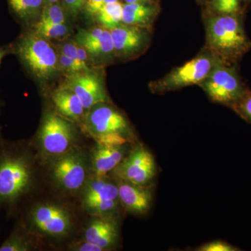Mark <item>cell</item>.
<instances>
[{
	"label": "cell",
	"mask_w": 251,
	"mask_h": 251,
	"mask_svg": "<svg viewBox=\"0 0 251 251\" xmlns=\"http://www.w3.org/2000/svg\"><path fill=\"white\" fill-rule=\"evenodd\" d=\"M32 181L29 156L9 145L0 146V205H16L28 192Z\"/></svg>",
	"instance_id": "6da1fadb"
},
{
	"label": "cell",
	"mask_w": 251,
	"mask_h": 251,
	"mask_svg": "<svg viewBox=\"0 0 251 251\" xmlns=\"http://www.w3.org/2000/svg\"><path fill=\"white\" fill-rule=\"evenodd\" d=\"M208 39L216 50L231 58L242 55L249 46L242 25L233 15L211 18L208 23Z\"/></svg>",
	"instance_id": "7a4b0ae2"
},
{
	"label": "cell",
	"mask_w": 251,
	"mask_h": 251,
	"mask_svg": "<svg viewBox=\"0 0 251 251\" xmlns=\"http://www.w3.org/2000/svg\"><path fill=\"white\" fill-rule=\"evenodd\" d=\"M87 129L98 145H122L129 141L128 123L120 112L107 105H98L87 115Z\"/></svg>",
	"instance_id": "3957f363"
},
{
	"label": "cell",
	"mask_w": 251,
	"mask_h": 251,
	"mask_svg": "<svg viewBox=\"0 0 251 251\" xmlns=\"http://www.w3.org/2000/svg\"><path fill=\"white\" fill-rule=\"evenodd\" d=\"M18 52L28 69L39 78L48 80L58 69V54L53 46L34 33L23 36Z\"/></svg>",
	"instance_id": "277c9868"
},
{
	"label": "cell",
	"mask_w": 251,
	"mask_h": 251,
	"mask_svg": "<svg viewBox=\"0 0 251 251\" xmlns=\"http://www.w3.org/2000/svg\"><path fill=\"white\" fill-rule=\"evenodd\" d=\"M156 171L154 157L143 145L135 147L114 169L117 179L142 186H150Z\"/></svg>",
	"instance_id": "5b68a950"
},
{
	"label": "cell",
	"mask_w": 251,
	"mask_h": 251,
	"mask_svg": "<svg viewBox=\"0 0 251 251\" xmlns=\"http://www.w3.org/2000/svg\"><path fill=\"white\" fill-rule=\"evenodd\" d=\"M203 85L214 101L227 104L232 107L246 93L233 68L221 64L214 67Z\"/></svg>",
	"instance_id": "8992f818"
},
{
	"label": "cell",
	"mask_w": 251,
	"mask_h": 251,
	"mask_svg": "<svg viewBox=\"0 0 251 251\" xmlns=\"http://www.w3.org/2000/svg\"><path fill=\"white\" fill-rule=\"evenodd\" d=\"M74 137V128L69 122L54 113L46 115L40 133L41 146L46 152L51 155L67 152Z\"/></svg>",
	"instance_id": "52a82bcc"
},
{
	"label": "cell",
	"mask_w": 251,
	"mask_h": 251,
	"mask_svg": "<svg viewBox=\"0 0 251 251\" xmlns=\"http://www.w3.org/2000/svg\"><path fill=\"white\" fill-rule=\"evenodd\" d=\"M98 176L87 186L83 196L84 206L91 212L108 215L118 209V186L110 180Z\"/></svg>",
	"instance_id": "ba28073f"
},
{
	"label": "cell",
	"mask_w": 251,
	"mask_h": 251,
	"mask_svg": "<svg viewBox=\"0 0 251 251\" xmlns=\"http://www.w3.org/2000/svg\"><path fill=\"white\" fill-rule=\"evenodd\" d=\"M52 176L59 186L67 191H77L86 179V166L83 156L75 150L63 153L52 166Z\"/></svg>",
	"instance_id": "9c48e42d"
},
{
	"label": "cell",
	"mask_w": 251,
	"mask_h": 251,
	"mask_svg": "<svg viewBox=\"0 0 251 251\" xmlns=\"http://www.w3.org/2000/svg\"><path fill=\"white\" fill-rule=\"evenodd\" d=\"M62 87L76 94L85 109H91L107 100L106 93L100 77L88 71L71 74Z\"/></svg>",
	"instance_id": "30bf717a"
},
{
	"label": "cell",
	"mask_w": 251,
	"mask_h": 251,
	"mask_svg": "<svg viewBox=\"0 0 251 251\" xmlns=\"http://www.w3.org/2000/svg\"><path fill=\"white\" fill-rule=\"evenodd\" d=\"M212 68V60L206 56H201L175 69L161 81L158 87L163 90H172L196 85L206 78Z\"/></svg>",
	"instance_id": "8fae6325"
},
{
	"label": "cell",
	"mask_w": 251,
	"mask_h": 251,
	"mask_svg": "<svg viewBox=\"0 0 251 251\" xmlns=\"http://www.w3.org/2000/svg\"><path fill=\"white\" fill-rule=\"evenodd\" d=\"M31 221L36 228L54 237L65 235L72 228L70 214L53 204L36 206L31 211Z\"/></svg>",
	"instance_id": "7c38bea8"
},
{
	"label": "cell",
	"mask_w": 251,
	"mask_h": 251,
	"mask_svg": "<svg viewBox=\"0 0 251 251\" xmlns=\"http://www.w3.org/2000/svg\"><path fill=\"white\" fill-rule=\"evenodd\" d=\"M117 183L119 199L122 205L133 214H146L152 203V192L150 186H142L124 180Z\"/></svg>",
	"instance_id": "4fadbf2b"
},
{
	"label": "cell",
	"mask_w": 251,
	"mask_h": 251,
	"mask_svg": "<svg viewBox=\"0 0 251 251\" xmlns=\"http://www.w3.org/2000/svg\"><path fill=\"white\" fill-rule=\"evenodd\" d=\"M86 242L92 243L104 251L110 249L118 239V227L113 219L109 218L94 220L86 229Z\"/></svg>",
	"instance_id": "5bb4252c"
},
{
	"label": "cell",
	"mask_w": 251,
	"mask_h": 251,
	"mask_svg": "<svg viewBox=\"0 0 251 251\" xmlns=\"http://www.w3.org/2000/svg\"><path fill=\"white\" fill-rule=\"evenodd\" d=\"M126 145H97L93 154V169L95 175L103 176L115 168L126 156Z\"/></svg>",
	"instance_id": "9a60e30c"
},
{
	"label": "cell",
	"mask_w": 251,
	"mask_h": 251,
	"mask_svg": "<svg viewBox=\"0 0 251 251\" xmlns=\"http://www.w3.org/2000/svg\"><path fill=\"white\" fill-rule=\"evenodd\" d=\"M110 31L114 49L119 54L133 53L143 45L144 35L138 27L120 25Z\"/></svg>",
	"instance_id": "2e32d148"
},
{
	"label": "cell",
	"mask_w": 251,
	"mask_h": 251,
	"mask_svg": "<svg viewBox=\"0 0 251 251\" xmlns=\"http://www.w3.org/2000/svg\"><path fill=\"white\" fill-rule=\"evenodd\" d=\"M52 100L59 113L72 119L83 115L85 108L76 94L69 89L61 87L52 94Z\"/></svg>",
	"instance_id": "e0dca14e"
},
{
	"label": "cell",
	"mask_w": 251,
	"mask_h": 251,
	"mask_svg": "<svg viewBox=\"0 0 251 251\" xmlns=\"http://www.w3.org/2000/svg\"><path fill=\"white\" fill-rule=\"evenodd\" d=\"M154 14L152 6L139 2L127 3L123 6L122 22L127 25H147L151 21Z\"/></svg>",
	"instance_id": "ac0fdd59"
},
{
	"label": "cell",
	"mask_w": 251,
	"mask_h": 251,
	"mask_svg": "<svg viewBox=\"0 0 251 251\" xmlns=\"http://www.w3.org/2000/svg\"><path fill=\"white\" fill-rule=\"evenodd\" d=\"M123 6L119 1L103 5L97 15L102 27L111 30L120 25L122 20Z\"/></svg>",
	"instance_id": "d6986e66"
},
{
	"label": "cell",
	"mask_w": 251,
	"mask_h": 251,
	"mask_svg": "<svg viewBox=\"0 0 251 251\" xmlns=\"http://www.w3.org/2000/svg\"><path fill=\"white\" fill-rule=\"evenodd\" d=\"M15 12L21 18L33 16L42 4L43 0H9Z\"/></svg>",
	"instance_id": "ffe728a7"
},
{
	"label": "cell",
	"mask_w": 251,
	"mask_h": 251,
	"mask_svg": "<svg viewBox=\"0 0 251 251\" xmlns=\"http://www.w3.org/2000/svg\"><path fill=\"white\" fill-rule=\"evenodd\" d=\"M68 27L65 24H43L38 23L35 27L34 34L45 39H59L66 36Z\"/></svg>",
	"instance_id": "44dd1931"
},
{
	"label": "cell",
	"mask_w": 251,
	"mask_h": 251,
	"mask_svg": "<svg viewBox=\"0 0 251 251\" xmlns=\"http://www.w3.org/2000/svg\"><path fill=\"white\" fill-rule=\"evenodd\" d=\"M88 53L94 56L107 55L115 51L111 33L108 29H105L101 39L86 49Z\"/></svg>",
	"instance_id": "7402d4cb"
},
{
	"label": "cell",
	"mask_w": 251,
	"mask_h": 251,
	"mask_svg": "<svg viewBox=\"0 0 251 251\" xmlns=\"http://www.w3.org/2000/svg\"><path fill=\"white\" fill-rule=\"evenodd\" d=\"M16 229L0 247V251H25L29 250V243L25 237Z\"/></svg>",
	"instance_id": "603a6c76"
},
{
	"label": "cell",
	"mask_w": 251,
	"mask_h": 251,
	"mask_svg": "<svg viewBox=\"0 0 251 251\" xmlns=\"http://www.w3.org/2000/svg\"><path fill=\"white\" fill-rule=\"evenodd\" d=\"M105 30L103 27H96L89 30L81 29L77 34L76 42L85 50L87 49L101 39Z\"/></svg>",
	"instance_id": "cb8c5ba5"
},
{
	"label": "cell",
	"mask_w": 251,
	"mask_h": 251,
	"mask_svg": "<svg viewBox=\"0 0 251 251\" xmlns=\"http://www.w3.org/2000/svg\"><path fill=\"white\" fill-rule=\"evenodd\" d=\"M39 23L43 24H65V18L62 8L57 4L46 6L41 14Z\"/></svg>",
	"instance_id": "d4e9b609"
},
{
	"label": "cell",
	"mask_w": 251,
	"mask_h": 251,
	"mask_svg": "<svg viewBox=\"0 0 251 251\" xmlns=\"http://www.w3.org/2000/svg\"><path fill=\"white\" fill-rule=\"evenodd\" d=\"M214 7L223 15H232L239 9V0H214Z\"/></svg>",
	"instance_id": "484cf974"
},
{
	"label": "cell",
	"mask_w": 251,
	"mask_h": 251,
	"mask_svg": "<svg viewBox=\"0 0 251 251\" xmlns=\"http://www.w3.org/2000/svg\"><path fill=\"white\" fill-rule=\"evenodd\" d=\"M232 108L248 122H251V93H247Z\"/></svg>",
	"instance_id": "4316f807"
},
{
	"label": "cell",
	"mask_w": 251,
	"mask_h": 251,
	"mask_svg": "<svg viewBox=\"0 0 251 251\" xmlns=\"http://www.w3.org/2000/svg\"><path fill=\"white\" fill-rule=\"evenodd\" d=\"M200 251H241L239 248L234 247L228 243L222 241H214L204 244L197 249Z\"/></svg>",
	"instance_id": "83f0119b"
},
{
	"label": "cell",
	"mask_w": 251,
	"mask_h": 251,
	"mask_svg": "<svg viewBox=\"0 0 251 251\" xmlns=\"http://www.w3.org/2000/svg\"><path fill=\"white\" fill-rule=\"evenodd\" d=\"M60 52L75 60L77 64H80L85 72H87L89 70L79 59L78 44L77 42L67 43V44H64L61 49Z\"/></svg>",
	"instance_id": "f1b7e54d"
},
{
	"label": "cell",
	"mask_w": 251,
	"mask_h": 251,
	"mask_svg": "<svg viewBox=\"0 0 251 251\" xmlns=\"http://www.w3.org/2000/svg\"><path fill=\"white\" fill-rule=\"evenodd\" d=\"M58 62L59 65L65 69L66 71L73 74L79 72H85L80 64H77L75 60L68 57L65 54L59 53L58 54Z\"/></svg>",
	"instance_id": "f546056e"
},
{
	"label": "cell",
	"mask_w": 251,
	"mask_h": 251,
	"mask_svg": "<svg viewBox=\"0 0 251 251\" xmlns=\"http://www.w3.org/2000/svg\"><path fill=\"white\" fill-rule=\"evenodd\" d=\"M103 5L104 0H86V11L90 16H97Z\"/></svg>",
	"instance_id": "4dcf8cb0"
},
{
	"label": "cell",
	"mask_w": 251,
	"mask_h": 251,
	"mask_svg": "<svg viewBox=\"0 0 251 251\" xmlns=\"http://www.w3.org/2000/svg\"><path fill=\"white\" fill-rule=\"evenodd\" d=\"M64 4L72 12H77L86 2V0H64Z\"/></svg>",
	"instance_id": "1f68e13d"
},
{
	"label": "cell",
	"mask_w": 251,
	"mask_h": 251,
	"mask_svg": "<svg viewBox=\"0 0 251 251\" xmlns=\"http://www.w3.org/2000/svg\"><path fill=\"white\" fill-rule=\"evenodd\" d=\"M77 251H104L102 248L99 247V246L92 243L86 242L81 244L80 247L77 248Z\"/></svg>",
	"instance_id": "d6a6232c"
},
{
	"label": "cell",
	"mask_w": 251,
	"mask_h": 251,
	"mask_svg": "<svg viewBox=\"0 0 251 251\" xmlns=\"http://www.w3.org/2000/svg\"><path fill=\"white\" fill-rule=\"evenodd\" d=\"M116 1H118V0H104V5L116 2Z\"/></svg>",
	"instance_id": "836d02e7"
},
{
	"label": "cell",
	"mask_w": 251,
	"mask_h": 251,
	"mask_svg": "<svg viewBox=\"0 0 251 251\" xmlns=\"http://www.w3.org/2000/svg\"><path fill=\"white\" fill-rule=\"evenodd\" d=\"M127 3H134V2H138V1H142V0H125Z\"/></svg>",
	"instance_id": "e575fe53"
},
{
	"label": "cell",
	"mask_w": 251,
	"mask_h": 251,
	"mask_svg": "<svg viewBox=\"0 0 251 251\" xmlns=\"http://www.w3.org/2000/svg\"><path fill=\"white\" fill-rule=\"evenodd\" d=\"M48 1H49V2L50 3H55L56 1H57V0H48Z\"/></svg>",
	"instance_id": "d590c367"
},
{
	"label": "cell",
	"mask_w": 251,
	"mask_h": 251,
	"mask_svg": "<svg viewBox=\"0 0 251 251\" xmlns=\"http://www.w3.org/2000/svg\"><path fill=\"white\" fill-rule=\"evenodd\" d=\"M2 52H0V60H1V57H2Z\"/></svg>",
	"instance_id": "8d00e7d4"
}]
</instances>
